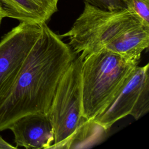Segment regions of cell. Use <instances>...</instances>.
Listing matches in <instances>:
<instances>
[{"label": "cell", "mask_w": 149, "mask_h": 149, "mask_svg": "<svg viewBox=\"0 0 149 149\" xmlns=\"http://www.w3.org/2000/svg\"><path fill=\"white\" fill-rule=\"evenodd\" d=\"M69 44L41 24V33L10 87L0 96V132L32 113L48 114L59 83L76 57Z\"/></svg>", "instance_id": "1"}, {"label": "cell", "mask_w": 149, "mask_h": 149, "mask_svg": "<svg viewBox=\"0 0 149 149\" xmlns=\"http://www.w3.org/2000/svg\"><path fill=\"white\" fill-rule=\"evenodd\" d=\"M137 65L104 49L83 58L82 110L86 120H93L109 105Z\"/></svg>", "instance_id": "2"}, {"label": "cell", "mask_w": 149, "mask_h": 149, "mask_svg": "<svg viewBox=\"0 0 149 149\" xmlns=\"http://www.w3.org/2000/svg\"><path fill=\"white\" fill-rule=\"evenodd\" d=\"M141 24H144L140 19L126 8L105 10L85 2L82 13L71 29L59 36L68 37L73 52L84 58Z\"/></svg>", "instance_id": "3"}, {"label": "cell", "mask_w": 149, "mask_h": 149, "mask_svg": "<svg viewBox=\"0 0 149 149\" xmlns=\"http://www.w3.org/2000/svg\"><path fill=\"white\" fill-rule=\"evenodd\" d=\"M83 58L76 57L58 86L48 116L54 143L49 148H66L73 136L88 121L83 116L81 68Z\"/></svg>", "instance_id": "4"}, {"label": "cell", "mask_w": 149, "mask_h": 149, "mask_svg": "<svg viewBox=\"0 0 149 149\" xmlns=\"http://www.w3.org/2000/svg\"><path fill=\"white\" fill-rule=\"evenodd\" d=\"M149 111V65L136 66L109 105L93 121L107 132L119 119L131 115L136 120Z\"/></svg>", "instance_id": "5"}, {"label": "cell", "mask_w": 149, "mask_h": 149, "mask_svg": "<svg viewBox=\"0 0 149 149\" xmlns=\"http://www.w3.org/2000/svg\"><path fill=\"white\" fill-rule=\"evenodd\" d=\"M41 24L20 22L0 41V96L12 86L38 39Z\"/></svg>", "instance_id": "6"}, {"label": "cell", "mask_w": 149, "mask_h": 149, "mask_svg": "<svg viewBox=\"0 0 149 149\" xmlns=\"http://www.w3.org/2000/svg\"><path fill=\"white\" fill-rule=\"evenodd\" d=\"M8 129L13 134L16 147L47 149L54 143L53 127L48 114H27L14 121Z\"/></svg>", "instance_id": "7"}, {"label": "cell", "mask_w": 149, "mask_h": 149, "mask_svg": "<svg viewBox=\"0 0 149 149\" xmlns=\"http://www.w3.org/2000/svg\"><path fill=\"white\" fill-rule=\"evenodd\" d=\"M59 0H0L4 17L32 24L47 23L58 10Z\"/></svg>", "instance_id": "8"}, {"label": "cell", "mask_w": 149, "mask_h": 149, "mask_svg": "<svg viewBox=\"0 0 149 149\" xmlns=\"http://www.w3.org/2000/svg\"><path fill=\"white\" fill-rule=\"evenodd\" d=\"M149 44V27H135L108 44L104 49L113 52L125 60L139 64L142 52Z\"/></svg>", "instance_id": "9"}, {"label": "cell", "mask_w": 149, "mask_h": 149, "mask_svg": "<svg viewBox=\"0 0 149 149\" xmlns=\"http://www.w3.org/2000/svg\"><path fill=\"white\" fill-rule=\"evenodd\" d=\"M126 9L137 16L143 23L149 26V0H123Z\"/></svg>", "instance_id": "10"}, {"label": "cell", "mask_w": 149, "mask_h": 149, "mask_svg": "<svg viewBox=\"0 0 149 149\" xmlns=\"http://www.w3.org/2000/svg\"><path fill=\"white\" fill-rule=\"evenodd\" d=\"M84 2L105 10H115L126 8L123 0H84Z\"/></svg>", "instance_id": "11"}, {"label": "cell", "mask_w": 149, "mask_h": 149, "mask_svg": "<svg viewBox=\"0 0 149 149\" xmlns=\"http://www.w3.org/2000/svg\"><path fill=\"white\" fill-rule=\"evenodd\" d=\"M3 18H4V16H3V12H2L1 9V8H0V24H1V21H2V20Z\"/></svg>", "instance_id": "12"}]
</instances>
